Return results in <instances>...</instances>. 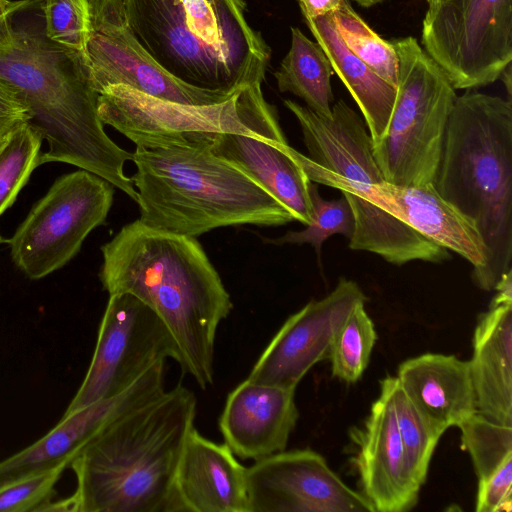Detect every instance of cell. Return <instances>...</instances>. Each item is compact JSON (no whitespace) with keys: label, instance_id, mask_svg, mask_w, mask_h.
<instances>
[{"label":"cell","instance_id":"obj_1","mask_svg":"<svg viewBox=\"0 0 512 512\" xmlns=\"http://www.w3.org/2000/svg\"><path fill=\"white\" fill-rule=\"evenodd\" d=\"M101 251L108 294L129 293L149 306L168 328L182 371L202 390L213 385L217 330L233 303L196 238L136 220Z\"/></svg>","mask_w":512,"mask_h":512},{"label":"cell","instance_id":"obj_2","mask_svg":"<svg viewBox=\"0 0 512 512\" xmlns=\"http://www.w3.org/2000/svg\"><path fill=\"white\" fill-rule=\"evenodd\" d=\"M0 86L28 110V124L48 150L39 166L63 162L92 172L137 202L138 193L124 173L132 153L105 133L86 56L47 38L43 27L0 21Z\"/></svg>","mask_w":512,"mask_h":512},{"label":"cell","instance_id":"obj_3","mask_svg":"<svg viewBox=\"0 0 512 512\" xmlns=\"http://www.w3.org/2000/svg\"><path fill=\"white\" fill-rule=\"evenodd\" d=\"M197 399L177 384L121 416L71 460L76 489L48 505L64 512H181L176 473Z\"/></svg>","mask_w":512,"mask_h":512},{"label":"cell","instance_id":"obj_4","mask_svg":"<svg viewBox=\"0 0 512 512\" xmlns=\"http://www.w3.org/2000/svg\"><path fill=\"white\" fill-rule=\"evenodd\" d=\"M211 136L136 145L137 170L130 179L138 193V220L195 238L220 227L295 221L253 178L211 151Z\"/></svg>","mask_w":512,"mask_h":512},{"label":"cell","instance_id":"obj_5","mask_svg":"<svg viewBox=\"0 0 512 512\" xmlns=\"http://www.w3.org/2000/svg\"><path fill=\"white\" fill-rule=\"evenodd\" d=\"M433 185L475 224L486 259L472 278L494 290L512 261L511 100L472 91L456 97Z\"/></svg>","mask_w":512,"mask_h":512},{"label":"cell","instance_id":"obj_6","mask_svg":"<svg viewBox=\"0 0 512 512\" xmlns=\"http://www.w3.org/2000/svg\"><path fill=\"white\" fill-rule=\"evenodd\" d=\"M143 49L190 85L234 91L263 82L271 50L245 17L243 0H123Z\"/></svg>","mask_w":512,"mask_h":512},{"label":"cell","instance_id":"obj_7","mask_svg":"<svg viewBox=\"0 0 512 512\" xmlns=\"http://www.w3.org/2000/svg\"><path fill=\"white\" fill-rule=\"evenodd\" d=\"M284 105L298 120L308 155L288 146L293 160L310 181L335 188L347 199L355 221L349 239L352 250L368 251L395 265L411 261L440 263L447 249L427 239L380 207L373 187L384 181L373 154L365 121L346 102L322 116L292 100Z\"/></svg>","mask_w":512,"mask_h":512},{"label":"cell","instance_id":"obj_8","mask_svg":"<svg viewBox=\"0 0 512 512\" xmlns=\"http://www.w3.org/2000/svg\"><path fill=\"white\" fill-rule=\"evenodd\" d=\"M392 43L398 56L396 99L385 134L373 142V154L385 182L433 183L457 95L415 38Z\"/></svg>","mask_w":512,"mask_h":512},{"label":"cell","instance_id":"obj_9","mask_svg":"<svg viewBox=\"0 0 512 512\" xmlns=\"http://www.w3.org/2000/svg\"><path fill=\"white\" fill-rule=\"evenodd\" d=\"M263 82L239 87L224 101L188 105L164 101L123 85L100 92L98 116L137 144L183 142L200 134L264 132L279 124L275 107L262 92Z\"/></svg>","mask_w":512,"mask_h":512},{"label":"cell","instance_id":"obj_10","mask_svg":"<svg viewBox=\"0 0 512 512\" xmlns=\"http://www.w3.org/2000/svg\"><path fill=\"white\" fill-rule=\"evenodd\" d=\"M113 195L111 183L84 169L57 179L8 240L15 265L33 280L64 266L105 222Z\"/></svg>","mask_w":512,"mask_h":512},{"label":"cell","instance_id":"obj_11","mask_svg":"<svg viewBox=\"0 0 512 512\" xmlns=\"http://www.w3.org/2000/svg\"><path fill=\"white\" fill-rule=\"evenodd\" d=\"M425 52L455 90L498 80L512 60V0H440L422 24Z\"/></svg>","mask_w":512,"mask_h":512},{"label":"cell","instance_id":"obj_12","mask_svg":"<svg viewBox=\"0 0 512 512\" xmlns=\"http://www.w3.org/2000/svg\"><path fill=\"white\" fill-rule=\"evenodd\" d=\"M168 358L176 359V347L160 317L129 293L109 295L90 365L63 416L120 394Z\"/></svg>","mask_w":512,"mask_h":512},{"label":"cell","instance_id":"obj_13","mask_svg":"<svg viewBox=\"0 0 512 512\" xmlns=\"http://www.w3.org/2000/svg\"><path fill=\"white\" fill-rule=\"evenodd\" d=\"M248 512H374L310 449L280 451L247 468Z\"/></svg>","mask_w":512,"mask_h":512},{"label":"cell","instance_id":"obj_14","mask_svg":"<svg viewBox=\"0 0 512 512\" xmlns=\"http://www.w3.org/2000/svg\"><path fill=\"white\" fill-rule=\"evenodd\" d=\"M367 297L352 280L340 278L324 298L292 314L266 346L247 379L295 390L306 373L328 359L336 333Z\"/></svg>","mask_w":512,"mask_h":512},{"label":"cell","instance_id":"obj_15","mask_svg":"<svg viewBox=\"0 0 512 512\" xmlns=\"http://www.w3.org/2000/svg\"><path fill=\"white\" fill-rule=\"evenodd\" d=\"M166 361L145 372L130 387L67 416L35 443L0 461V487L69 466L75 455L96 435L121 416L162 395Z\"/></svg>","mask_w":512,"mask_h":512},{"label":"cell","instance_id":"obj_16","mask_svg":"<svg viewBox=\"0 0 512 512\" xmlns=\"http://www.w3.org/2000/svg\"><path fill=\"white\" fill-rule=\"evenodd\" d=\"M86 60L94 89L123 85L150 97L188 105L214 104L234 91L209 90L183 82L158 64L127 26L93 31Z\"/></svg>","mask_w":512,"mask_h":512},{"label":"cell","instance_id":"obj_17","mask_svg":"<svg viewBox=\"0 0 512 512\" xmlns=\"http://www.w3.org/2000/svg\"><path fill=\"white\" fill-rule=\"evenodd\" d=\"M354 466L362 495L374 512H405L418 501L421 486L411 476L388 393L380 387L379 397L354 438Z\"/></svg>","mask_w":512,"mask_h":512},{"label":"cell","instance_id":"obj_18","mask_svg":"<svg viewBox=\"0 0 512 512\" xmlns=\"http://www.w3.org/2000/svg\"><path fill=\"white\" fill-rule=\"evenodd\" d=\"M298 416L295 390L246 379L228 394L219 429L236 457L256 461L286 449Z\"/></svg>","mask_w":512,"mask_h":512},{"label":"cell","instance_id":"obj_19","mask_svg":"<svg viewBox=\"0 0 512 512\" xmlns=\"http://www.w3.org/2000/svg\"><path fill=\"white\" fill-rule=\"evenodd\" d=\"M477 321L469 361L477 412L512 426V269Z\"/></svg>","mask_w":512,"mask_h":512},{"label":"cell","instance_id":"obj_20","mask_svg":"<svg viewBox=\"0 0 512 512\" xmlns=\"http://www.w3.org/2000/svg\"><path fill=\"white\" fill-rule=\"evenodd\" d=\"M288 142L277 124L255 134L215 133L211 151L237 166L285 206L298 221L312 217L310 180L288 152Z\"/></svg>","mask_w":512,"mask_h":512},{"label":"cell","instance_id":"obj_21","mask_svg":"<svg viewBox=\"0 0 512 512\" xmlns=\"http://www.w3.org/2000/svg\"><path fill=\"white\" fill-rule=\"evenodd\" d=\"M175 490L181 512H248L247 467L225 444L189 432Z\"/></svg>","mask_w":512,"mask_h":512},{"label":"cell","instance_id":"obj_22","mask_svg":"<svg viewBox=\"0 0 512 512\" xmlns=\"http://www.w3.org/2000/svg\"><path fill=\"white\" fill-rule=\"evenodd\" d=\"M376 203L435 244L482 267L486 249L475 224L442 198L433 183L401 186L381 182L373 187Z\"/></svg>","mask_w":512,"mask_h":512},{"label":"cell","instance_id":"obj_23","mask_svg":"<svg viewBox=\"0 0 512 512\" xmlns=\"http://www.w3.org/2000/svg\"><path fill=\"white\" fill-rule=\"evenodd\" d=\"M396 378L408 398L442 434L477 412L469 361L425 353L402 362Z\"/></svg>","mask_w":512,"mask_h":512},{"label":"cell","instance_id":"obj_24","mask_svg":"<svg viewBox=\"0 0 512 512\" xmlns=\"http://www.w3.org/2000/svg\"><path fill=\"white\" fill-rule=\"evenodd\" d=\"M316 42L325 52L358 105L372 142L386 132L396 99V87L373 72L345 45L332 14L304 18Z\"/></svg>","mask_w":512,"mask_h":512},{"label":"cell","instance_id":"obj_25","mask_svg":"<svg viewBox=\"0 0 512 512\" xmlns=\"http://www.w3.org/2000/svg\"><path fill=\"white\" fill-rule=\"evenodd\" d=\"M332 74V66L321 46L292 27L289 51L274 74L279 91L294 94L313 112L330 117Z\"/></svg>","mask_w":512,"mask_h":512},{"label":"cell","instance_id":"obj_26","mask_svg":"<svg viewBox=\"0 0 512 512\" xmlns=\"http://www.w3.org/2000/svg\"><path fill=\"white\" fill-rule=\"evenodd\" d=\"M461 444L472 460L478 486L512 479V426L476 412L459 427Z\"/></svg>","mask_w":512,"mask_h":512},{"label":"cell","instance_id":"obj_27","mask_svg":"<svg viewBox=\"0 0 512 512\" xmlns=\"http://www.w3.org/2000/svg\"><path fill=\"white\" fill-rule=\"evenodd\" d=\"M380 387L386 390L391 400L409 472L422 486L436 445L443 434L408 398L396 376L382 379Z\"/></svg>","mask_w":512,"mask_h":512},{"label":"cell","instance_id":"obj_28","mask_svg":"<svg viewBox=\"0 0 512 512\" xmlns=\"http://www.w3.org/2000/svg\"><path fill=\"white\" fill-rule=\"evenodd\" d=\"M332 15L347 48L378 76L396 87L398 56L393 43L372 30L347 0H343Z\"/></svg>","mask_w":512,"mask_h":512},{"label":"cell","instance_id":"obj_29","mask_svg":"<svg viewBox=\"0 0 512 512\" xmlns=\"http://www.w3.org/2000/svg\"><path fill=\"white\" fill-rule=\"evenodd\" d=\"M377 334L365 303L358 304L333 340L329 357L332 375L346 383L358 381L365 371Z\"/></svg>","mask_w":512,"mask_h":512},{"label":"cell","instance_id":"obj_30","mask_svg":"<svg viewBox=\"0 0 512 512\" xmlns=\"http://www.w3.org/2000/svg\"><path fill=\"white\" fill-rule=\"evenodd\" d=\"M42 141L40 134L26 123L0 147V215L14 203L39 166Z\"/></svg>","mask_w":512,"mask_h":512},{"label":"cell","instance_id":"obj_31","mask_svg":"<svg viewBox=\"0 0 512 512\" xmlns=\"http://www.w3.org/2000/svg\"><path fill=\"white\" fill-rule=\"evenodd\" d=\"M309 197L312 208L311 221L306 228L300 231H288L277 239H269L273 244H310L318 258L324 241L334 234H341L351 238L355 221L352 209L345 198L341 196L335 200H325L321 197L314 182L309 185Z\"/></svg>","mask_w":512,"mask_h":512},{"label":"cell","instance_id":"obj_32","mask_svg":"<svg viewBox=\"0 0 512 512\" xmlns=\"http://www.w3.org/2000/svg\"><path fill=\"white\" fill-rule=\"evenodd\" d=\"M43 12L47 38L86 56L93 32L89 0H44Z\"/></svg>","mask_w":512,"mask_h":512},{"label":"cell","instance_id":"obj_33","mask_svg":"<svg viewBox=\"0 0 512 512\" xmlns=\"http://www.w3.org/2000/svg\"><path fill=\"white\" fill-rule=\"evenodd\" d=\"M67 467L61 465L0 487V512H36L51 500L53 488Z\"/></svg>","mask_w":512,"mask_h":512},{"label":"cell","instance_id":"obj_34","mask_svg":"<svg viewBox=\"0 0 512 512\" xmlns=\"http://www.w3.org/2000/svg\"><path fill=\"white\" fill-rule=\"evenodd\" d=\"M29 120L30 115L25 106L0 86V147Z\"/></svg>","mask_w":512,"mask_h":512},{"label":"cell","instance_id":"obj_35","mask_svg":"<svg viewBox=\"0 0 512 512\" xmlns=\"http://www.w3.org/2000/svg\"><path fill=\"white\" fill-rule=\"evenodd\" d=\"M93 31L126 26L123 0H89Z\"/></svg>","mask_w":512,"mask_h":512},{"label":"cell","instance_id":"obj_36","mask_svg":"<svg viewBox=\"0 0 512 512\" xmlns=\"http://www.w3.org/2000/svg\"><path fill=\"white\" fill-rule=\"evenodd\" d=\"M342 2L343 0H299L304 18H316L333 14Z\"/></svg>","mask_w":512,"mask_h":512},{"label":"cell","instance_id":"obj_37","mask_svg":"<svg viewBox=\"0 0 512 512\" xmlns=\"http://www.w3.org/2000/svg\"><path fill=\"white\" fill-rule=\"evenodd\" d=\"M34 0H0V21L31 7Z\"/></svg>","mask_w":512,"mask_h":512},{"label":"cell","instance_id":"obj_38","mask_svg":"<svg viewBox=\"0 0 512 512\" xmlns=\"http://www.w3.org/2000/svg\"><path fill=\"white\" fill-rule=\"evenodd\" d=\"M500 78L502 79V81L504 82V84L506 86V89H507V92L509 95V99H510V96H511V64H509L503 70V72L500 75Z\"/></svg>","mask_w":512,"mask_h":512},{"label":"cell","instance_id":"obj_39","mask_svg":"<svg viewBox=\"0 0 512 512\" xmlns=\"http://www.w3.org/2000/svg\"><path fill=\"white\" fill-rule=\"evenodd\" d=\"M355 1L358 5L364 7V8H369V7H372L378 3H381L385 0H353Z\"/></svg>","mask_w":512,"mask_h":512},{"label":"cell","instance_id":"obj_40","mask_svg":"<svg viewBox=\"0 0 512 512\" xmlns=\"http://www.w3.org/2000/svg\"><path fill=\"white\" fill-rule=\"evenodd\" d=\"M440 0H427L429 8L435 6Z\"/></svg>","mask_w":512,"mask_h":512}]
</instances>
